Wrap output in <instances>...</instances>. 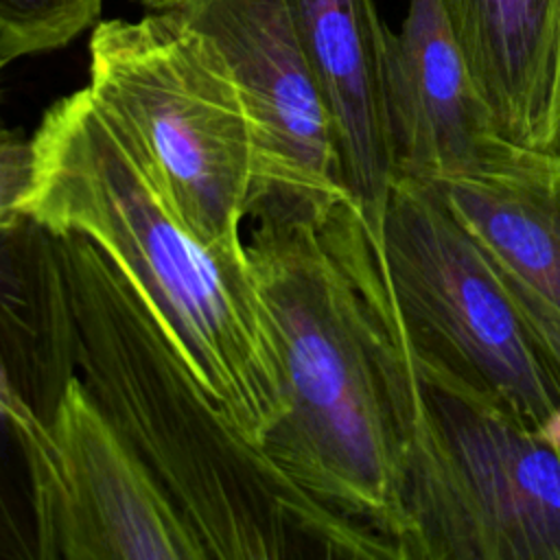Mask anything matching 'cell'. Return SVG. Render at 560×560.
Listing matches in <instances>:
<instances>
[{
  "instance_id": "cell-1",
  "label": "cell",
  "mask_w": 560,
  "mask_h": 560,
  "mask_svg": "<svg viewBox=\"0 0 560 560\" xmlns=\"http://www.w3.org/2000/svg\"><path fill=\"white\" fill-rule=\"evenodd\" d=\"M52 247L74 372L206 560H374L350 525L230 422L173 335L90 238L61 232Z\"/></svg>"
},
{
  "instance_id": "cell-2",
  "label": "cell",
  "mask_w": 560,
  "mask_h": 560,
  "mask_svg": "<svg viewBox=\"0 0 560 560\" xmlns=\"http://www.w3.org/2000/svg\"><path fill=\"white\" fill-rule=\"evenodd\" d=\"M26 217L90 238L133 284L201 385L249 440L284 413L271 315L245 247H208L175 212L151 164L85 85L33 133Z\"/></svg>"
},
{
  "instance_id": "cell-3",
  "label": "cell",
  "mask_w": 560,
  "mask_h": 560,
  "mask_svg": "<svg viewBox=\"0 0 560 560\" xmlns=\"http://www.w3.org/2000/svg\"><path fill=\"white\" fill-rule=\"evenodd\" d=\"M328 228L389 396L411 560H560V442L409 337L359 206H335Z\"/></svg>"
},
{
  "instance_id": "cell-4",
  "label": "cell",
  "mask_w": 560,
  "mask_h": 560,
  "mask_svg": "<svg viewBox=\"0 0 560 560\" xmlns=\"http://www.w3.org/2000/svg\"><path fill=\"white\" fill-rule=\"evenodd\" d=\"M245 252L271 315L284 413L267 455L350 525L374 560H411L400 451L370 324L319 219L256 210Z\"/></svg>"
},
{
  "instance_id": "cell-5",
  "label": "cell",
  "mask_w": 560,
  "mask_h": 560,
  "mask_svg": "<svg viewBox=\"0 0 560 560\" xmlns=\"http://www.w3.org/2000/svg\"><path fill=\"white\" fill-rule=\"evenodd\" d=\"M96 101L151 164L182 221L208 245L245 247L258 184V131L219 48L166 11L96 22L88 44Z\"/></svg>"
},
{
  "instance_id": "cell-6",
  "label": "cell",
  "mask_w": 560,
  "mask_h": 560,
  "mask_svg": "<svg viewBox=\"0 0 560 560\" xmlns=\"http://www.w3.org/2000/svg\"><path fill=\"white\" fill-rule=\"evenodd\" d=\"M409 337L455 376L538 429L560 413V383L468 230L429 184L394 177L368 223Z\"/></svg>"
},
{
  "instance_id": "cell-7",
  "label": "cell",
  "mask_w": 560,
  "mask_h": 560,
  "mask_svg": "<svg viewBox=\"0 0 560 560\" xmlns=\"http://www.w3.org/2000/svg\"><path fill=\"white\" fill-rule=\"evenodd\" d=\"M37 560H206L142 459L70 374L20 433Z\"/></svg>"
},
{
  "instance_id": "cell-8",
  "label": "cell",
  "mask_w": 560,
  "mask_h": 560,
  "mask_svg": "<svg viewBox=\"0 0 560 560\" xmlns=\"http://www.w3.org/2000/svg\"><path fill=\"white\" fill-rule=\"evenodd\" d=\"M147 9L173 13L203 33L247 98L260 153L249 217L278 210L319 219L352 199L293 0H153Z\"/></svg>"
},
{
  "instance_id": "cell-9",
  "label": "cell",
  "mask_w": 560,
  "mask_h": 560,
  "mask_svg": "<svg viewBox=\"0 0 560 560\" xmlns=\"http://www.w3.org/2000/svg\"><path fill=\"white\" fill-rule=\"evenodd\" d=\"M429 184L472 236L560 383V153L497 138L472 171Z\"/></svg>"
},
{
  "instance_id": "cell-10",
  "label": "cell",
  "mask_w": 560,
  "mask_h": 560,
  "mask_svg": "<svg viewBox=\"0 0 560 560\" xmlns=\"http://www.w3.org/2000/svg\"><path fill=\"white\" fill-rule=\"evenodd\" d=\"M70 374L52 234L26 219L0 234V558H35L28 490L9 472V453L22 455L18 433L50 416Z\"/></svg>"
},
{
  "instance_id": "cell-11",
  "label": "cell",
  "mask_w": 560,
  "mask_h": 560,
  "mask_svg": "<svg viewBox=\"0 0 560 560\" xmlns=\"http://www.w3.org/2000/svg\"><path fill=\"white\" fill-rule=\"evenodd\" d=\"M394 177L438 182L472 171L497 140L440 0H409L385 77Z\"/></svg>"
},
{
  "instance_id": "cell-12",
  "label": "cell",
  "mask_w": 560,
  "mask_h": 560,
  "mask_svg": "<svg viewBox=\"0 0 560 560\" xmlns=\"http://www.w3.org/2000/svg\"><path fill=\"white\" fill-rule=\"evenodd\" d=\"M300 35L326 101L343 184L376 223L392 184L385 77L392 31L374 0H293Z\"/></svg>"
},
{
  "instance_id": "cell-13",
  "label": "cell",
  "mask_w": 560,
  "mask_h": 560,
  "mask_svg": "<svg viewBox=\"0 0 560 560\" xmlns=\"http://www.w3.org/2000/svg\"><path fill=\"white\" fill-rule=\"evenodd\" d=\"M494 133L549 151L560 74V0H440Z\"/></svg>"
},
{
  "instance_id": "cell-14",
  "label": "cell",
  "mask_w": 560,
  "mask_h": 560,
  "mask_svg": "<svg viewBox=\"0 0 560 560\" xmlns=\"http://www.w3.org/2000/svg\"><path fill=\"white\" fill-rule=\"evenodd\" d=\"M103 0H0V57L4 61L68 46L94 28Z\"/></svg>"
},
{
  "instance_id": "cell-15",
  "label": "cell",
  "mask_w": 560,
  "mask_h": 560,
  "mask_svg": "<svg viewBox=\"0 0 560 560\" xmlns=\"http://www.w3.org/2000/svg\"><path fill=\"white\" fill-rule=\"evenodd\" d=\"M33 140H24L0 127V232L20 228L26 217V199L33 188Z\"/></svg>"
},
{
  "instance_id": "cell-16",
  "label": "cell",
  "mask_w": 560,
  "mask_h": 560,
  "mask_svg": "<svg viewBox=\"0 0 560 560\" xmlns=\"http://www.w3.org/2000/svg\"><path fill=\"white\" fill-rule=\"evenodd\" d=\"M551 153H560V74H558V98H556V127H553V138H551Z\"/></svg>"
},
{
  "instance_id": "cell-17",
  "label": "cell",
  "mask_w": 560,
  "mask_h": 560,
  "mask_svg": "<svg viewBox=\"0 0 560 560\" xmlns=\"http://www.w3.org/2000/svg\"><path fill=\"white\" fill-rule=\"evenodd\" d=\"M545 431H547L556 442H560V413L549 422V427H547Z\"/></svg>"
},
{
  "instance_id": "cell-18",
  "label": "cell",
  "mask_w": 560,
  "mask_h": 560,
  "mask_svg": "<svg viewBox=\"0 0 560 560\" xmlns=\"http://www.w3.org/2000/svg\"><path fill=\"white\" fill-rule=\"evenodd\" d=\"M136 2H140V4H144V7H149L153 0H136Z\"/></svg>"
},
{
  "instance_id": "cell-19",
  "label": "cell",
  "mask_w": 560,
  "mask_h": 560,
  "mask_svg": "<svg viewBox=\"0 0 560 560\" xmlns=\"http://www.w3.org/2000/svg\"><path fill=\"white\" fill-rule=\"evenodd\" d=\"M4 63H7V61H4V59H2V57H0V68H2V66H4Z\"/></svg>"
}]
</instances>
